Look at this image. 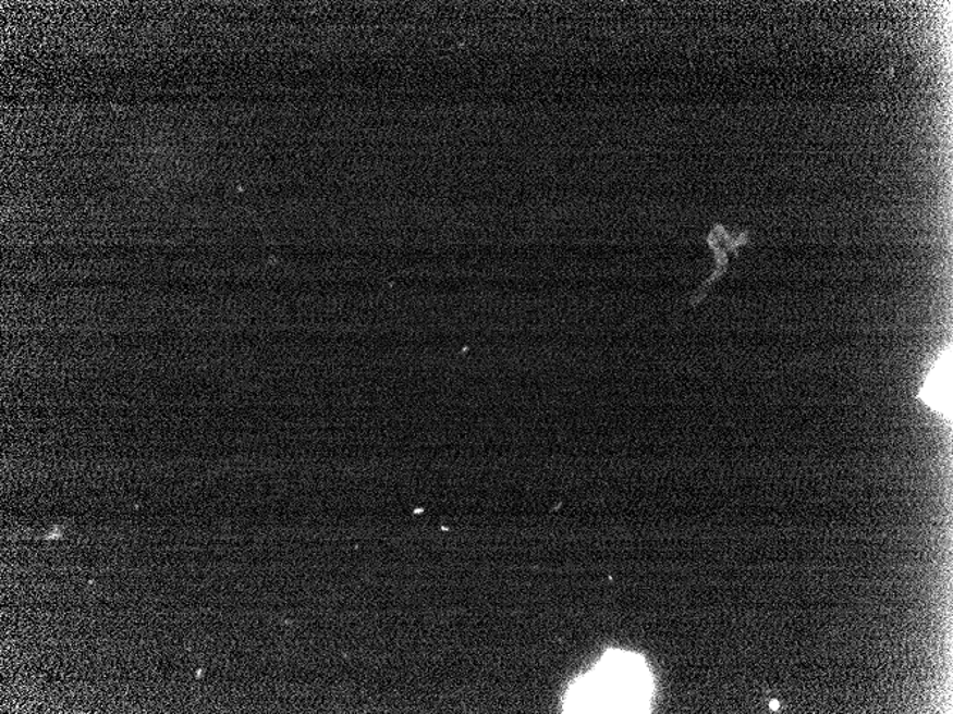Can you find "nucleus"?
<instances>
[{
    "label": "nucleus",
    "mask_w": 953,
    "mask_h": 714,
    "mask_svg": "<svg viewBox=\"0 0 953 714\" xmlns=\"http://www.w3.org/2000/svg\"><path fill=\"white\" fill-rule=\"evenodd\" d=\"M648 695L647 672L637 658L609 656L570 694L573 713H630L639 711Z\"/></svg>",
    "instance_id": "obj_1"
},
{
    "label": "nucleus",
    "mask_w": 953,
    "mask_h": 714,
    "mask_svg": "<svg viewBox=\"0 0 953 714\" xmlns=\"http://www.w3.org/2000/svg\"><path fill=\"white\" fill-rule=\"evenodd\" d=\"M919 398L941 416L952 411V349L948 348L934 361L920 389Z\"/></svg>",
    "instance_id": "obj_2"
},
{
    "label": "nucleus",
    "mask_w": 953,
    "mask_h": 714,
    "mask_svg": "<svg viewBox=\"0 0 953 714\" xmlns=\"http://www.w3.org/2000/svg\"><path fill=\"white\" fill-rule=\"evenodd\" d=\"M771 709H772V711H777V709H778V702H772V703H771Z\"/></svg>",
    "instance_id": "obj_3"
}]
</instances>
